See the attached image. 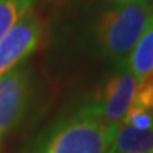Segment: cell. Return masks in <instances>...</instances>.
I'll return each mask as SVG.
<instances>
[{"label": "cell", "instance_id": "obj_1", "mask_svg": "<svg viewBox=\"0 0 153 153\" xmlns=\"http://www.w3.org/2000/svg\"><path fill=\"white\" fill-rule=\"evenodd\" d=\"M115 133L95 105L88 102L55 119L38 135L27 153H108Z\"/></svg>", "mask_w": 153, "mask_h": 153}, {"label": "cell", "instance_id": "obj_2", "mask_svg": "<svg viewBox=\"0 0 153 153\" xmlns=\"http://www.w3.org/2000/svg\"><path fill=\"white\" fill-rule=\"evenodd\" d=\"M153 14V0H112L97 26L101 54L123 67Z\"/></svg>", "mask_w": 153, "mask_h": 153}, {"label": "cell", "instance_id": "obj_3", "mask_svg": "<svg viewBox=\"0 0 153 153\" xmlns=\"http://www.w3.org/2000/svg\"><path fill=\"white\" fill-rule=\"evenodd\" d=\"M33 95V72L24 62L0 76V137L20 125Z\"/></svg>", "mask_w": 153, "mask_h": 153}, {"label": "cell", "instance_id": "obj_4", "mask_svg": "<svg viewBox=\"0 0 153 153\" xmlns=\"http://www.w3.org/2000/svg\"><path fill=\"white\" fill-rule=\"evenodd\" d=\"M137 85L136 78L125 67H119V70L105 81L92 104L109 128L115 131L118 129L135 102Z\"/></svg>", "mask_w": 153, "mask_h": 153}, {"label": "cell", "instance_id": "obj_5", "mask_svg": "<svg viewBox=\"0 0 153 153\" xmlns=\"http://www.w3.org/2000/svg\"><path fill=\"white\" fill-rule=\"evenodd\" d=\"M43 33L44 23L33 10L11 28L0 41V76L33 54L43 38Z\"/></svg>", "mask_w": 153, "mask_h": 153}, {"label": "cell", "instance_id": "obj_6", "mask_svg": "<svg viewBox=\"0 0 153 153\" xmlns=\"http://www.w3.org/2000/svg\"><path fill=\"white\" fill-rule=\"evenodd\" d=\"M123 67L136 78L137 84L153 74V14Z\"/></svg>", "mask_w": 153, "mask_h": 153}, {"label": "cell", "instance_id": "obj_7", "mask_svg": "<svg viewBox=\"0 0 153 153\" xmlns=\"http://www.w3.org/2000/svg\"><path fill=\"white\" fill-rule=\"evenodd\" d=\"M108 153H153V129L139 131L120 123Z\"/></svg>", "mask_w": 153, "mask_h": 153}, {"label": "cell", "instance_id": "obj_8", "mask_svg": "<svg viewBox=\"0 0 153 153\" xmlns=\"http://www.w3.org/2000/svg\"><path fill=\"white\" fill-rule=\"evenodd\" d=\"M37 0H0V41L27 13Z\"/></svg>", "mask_w": 153, "mask_h": 153}, {"label": "cell", "instance_id": "obj_9", "mask_svg": "<svg viewBox=\"0 0 153 153\" xmlns=\"http://www.w3.org/2000/svg\"><path fill=\"white\" fill-rule=\"evenodd\" d=\"M123 125L139 129V131H150L153 129V109L132 106L125 115L123 120L120 122Z\"/></svg>", "mask_w": 153, "mask_h": 153}, {"label": "cell", "instance_id": "obj_10", "mask_svg": "<svg viewBox=\"0 0 153 153\" xmlns=\"http://www.w3.org/2000/svg\"><path fill=\"white\" fill-rule=\"evenodd\" d=\"M133 105L139 108L153 109V74L137 85V92Z\"/></svg>", "mask_w": 153, "mask_h": 153}, {"label": "cell", "instance_id": "obj_11", "mask_svg": "<svg viewBox=\"0 0 153 153\" xmlns=\"http://www.w3.org/2000/svg\"><path fill=\"white\" fill-rule=\"evenodd\" d=\"M45 3H48V4H54V6H58V4H62V3H65L67 0H44Z\"/></svg>", "mask_w": 153, "mask_h": 153}]
</instances>
